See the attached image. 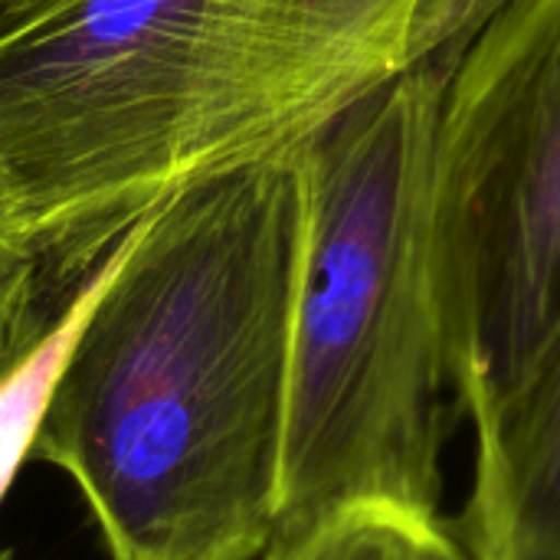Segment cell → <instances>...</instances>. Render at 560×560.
Segmentation results:
<instances>
[{
	"label": "cell",
	"instance_id": "7a4b0ae2",
	"mask_svg": "<svg viewBox=\"0 0 560 560\" xmlns=\"http://www.w3.org/2000/svg\"><path fill=\"white\" fill-rule=\"evenodd\" d=\"M361 95L315 0H46L0 39V180L43 256L82 262Z\"/></svg>",
	"mask_w": 560,
	"mask_h": 560
},
{
	"label": "cell",
	"instance_id": "6da1fadb",
	"mask_svg": "<svg viewBox=\"0 0 560 560\" xmlns=\"http://www.w3.org/2000/svg\"><path fill=\"white\" fill-rule=\"evenodd\" d=\"M302 158L203 174L141 213L89 299L33 453L112 560H256L279 532Z\"/></svg>",
	"mask_w": 560,
	"mask_h": 560
},
{
	"label": "cell",
	"instance_id": "ba28073f",
	"mask_svg": "<svg viewBox=\"0 0 560 560\" xmlns=\"http://www.w3.org/2000/svg\"><path fill=\"white\" fill-rule=\"evenodd\" d=\"M46 256L0 180V305L33 302Z\"/></svg>",
	"mask_w": 560,
	"mask_h": 560
},
{
	"label": "cell",
	"instance_id": "30bf717a",
	"mask_svg": "<svg viewBox=\"0 0 560 560\" xmlns=\"http://www.w3.org/2000/svg\"><path fill=\"white\" fill-rule=\"evenodd\" d=\"M43 3H46V0H0V39H3L13 26H20L26 16H33Z\"/></svg>",
	"mask_w": 560,
	"mask_h": 560
},
{
	"label": "cell",
	"instance_id": "277c9868",
	"mask_svg": "<svg viewBox=\"0 0 560 560\" xmlns=\"http://www.w3.org/2000/svg\"><path fill=\"white\" fill-rule=\"evenodd\" d=\"M450 394L479 427L560 335V0H505L436 128Z\"/></svg>",
	"mask_w": 560,
	"mask_h": 560
},
{
	"label": "cell",
	"instance_id": "8992f818",
	"mask_svg": "<svg viewBox=\"0 0 560 560\" xmlns=\"http://www.w3.org/2000/svg\"><path fill=\"white\" fill-rule=\"evenodd\" d=\"M262 560H469L450 518L358 505L272 538Z\"/></svg>",
	"mask_w": 560,
	"mask_h": 560
},
{
	"label": "cell",
	"instance_id": "8fae6325",
	"mask_svg": "<svg viewBox=\"0 0 560 560\" xmlns=\"http://www.w3.org/2000/svg\"><path fill=\"white\" fill-rule=\"evenodd\" d=\"M0 560H3V558H0Z\"/></svg>",
	"mask_w": 560,
	"mask_h": 560
},
{
	"label": "cell",
	"instance_id": "5b68a950",
	"mask_svg": "<svg viewBox=\"0 0 560 560\" xmlns=\"http://www.w3.org/2000/svg\"><path fill=\"white\" fill-rule=\"evenodd\" d=\"M450 528L469 560H560V335L476 427L472 489Z\"/></svg>",
	"mask_w": 560,
	"mask_h": 560
},
{
	"label": "cell",
	"instance_id": "3957f363",
	"mask_svg": "<svg viewBox=\"0 0 560 560\" xmlns=\"http://www.w3.org/2000/svg\"><path fill=\"white\" fill-rule=\"evenodd\" d=\"M482 26L433 46L299 148L305 230L276 535L358 505L443 515L436 128Z\"/></svg>",
	"mask_w": 560,
	"mask_h": 560
},
{
	"label": "cell",
	"instance_id": "52a82bcc",
	"mask_svg": "<svg viewBox=\"0 0 560 560\" xmlns=\"http://www.w3.org/2000/svg\"><path fill=\"white\" fill-rule=\"evenodd\" d=\"M85 299H89V285L82 279L69 305L43 328L33 348L13 368L0 374V499L10 489L26 453H33L46 394L56 381V371L72 341V331L82 318Z\"/></svg>",
	"mask_w": 560,
	"mask_h": 560
},
{
	"label": "cell",
	"instance_id": "9c48e42d",
	"mask_svg": "<svg viewBox=\"0 0 560 560\" xmlns=\"http://www.w3.org/2000/svg\"><path fill=\"white\" fill-rule=\"evenodd\" d=\"M43 328L46 325L36 312V299L0 305V374L7 368H13L33 348V341L43 335Z\"/></svg>",
	"mask_w": 560,
	"mask_h": 560
}]
</instances>
